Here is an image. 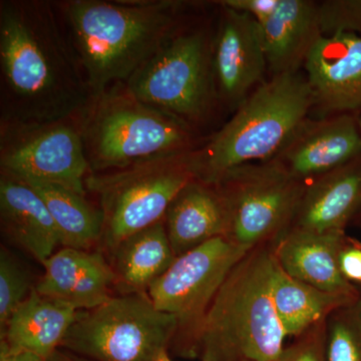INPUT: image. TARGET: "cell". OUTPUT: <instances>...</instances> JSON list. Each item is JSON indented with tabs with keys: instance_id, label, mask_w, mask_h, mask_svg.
Listing matches in <instances>:
<instances>
[{
	"instance_id": "12",
	"label": "cell",
	"mask_w": 361,
	"mask_h": 361,
	"mask_svg": "<svg viewBox=\"0 0 361 361\" xmlns=\"http://www.w3.org/2000/svg\"><path fill=\"white\" fill-rule=\"evenodd\" d=\"M215 4L214 78L221 110L233 114L265 82L267 61L257 21L219 1Z\"/></svg>"
},
{
	"instance_id": "28",
	"label": "cell",
	"mask_w": 361,
	"mask_h": 361,
	"mask_svg": "<svg viewBox=\"0 0 361 361\" xmlns=\"http://www.w3.org/2000/svg\"><path fill=\"white\" fill-rule=\"evenodd\" d=\"M326 322L318 323L297 337L294 343L283 349L276 361H327Z\"/></svg>"
},
{
	"instance_id": "31",
	"label": "cell",
	"mask_w": 361,
	"mask_h": 361,
	"mask_svg": "<svg viewBox=\"0 0 361 361\" xmlns=\"http://www.w3.org/2000/svg\"><path fill=\"white\" fill-rule=\"evenodd\" d=\"M0 361H47L42 356L30 353V351L20 350L8 348L6 344L1 343V353Z\"/></svg>"
},
{
	"instance_id": "29",
	"label": "cell",
	"mask_w": 361,
	"mask_h": 361,
	"mask_svg": "<svg viewBox=\"0 0 361 361\" xmlns=\"http://www.w3.org/2000/svg\"><path fill=\"white\" fill-rule=\"evenodd\" d=\"M223 6L250 16L257 23H262L274 13L280 0H222Z\"/></svg>"
},
{
	"instance_id": "7",
	"label": "cell",
	"mask_w": 361,
	"mask_h": 361,
	"mask_svg": "<svg viewBox=\"0 0 361 361\" xmlns=\"http://www.w3.org/2000/svg\"><path fill=\"white\" fill-rule=\"evenodd\" d=\"M196 157L197 149L90 174L85 189L96 197L103 214L104 248L111 253L123 240L164 221L178 194L198 179Z\"/></svg>"
},
{
	"instance_id": "9",
	"label": "cell",
	"mask_w": 361,
	"mask_h": 361,
	"mask_svg": "<svg viewBox=\"0 0 361 361\" xmlns=\"http://www.w3.org/2000/svg\"><path fill=\"white\" fill-rule=\"evenodd\" d=\"M214 184L227 206L228 238L254 249L290 229L307 183L270 160L233 168Z\"/></svg>"
},
{
	"instance_id": "13",
	"label": "cell",
	"mask_w": 361,
	"mask_h": 361,
	"mask_svg": "<svg viewBox=\"0 0 361 361\" xmlns=\"http://www.w3.org/2000/svg\"><path fill=\"white\" fill-rule=\"evenodd\" d=\"M360 155L356 116L338 114L306 118L271 160L297 179L310 183Z\"/></svg>"
},
{
	"instance_id": "19",
	"label": "cell",
	"mask_w": 361,
	"mask_h": 361,
	"mask_svg": "<svg viewBox=\"0 0 361 361\" xmlns=\"http://www.w3.org/2000/svg\"><path fill=\"white\" fill-rule=\"evenodd\" d=\"M164 224L178 257L216 237H228L227 206L215 184L196 179L176 197Z\"/></svg>"
},
{
	"instance_id": "14",
	"label": "cell",
	"mask_w": 361,
	"mask_h": 361,
	"mask_svg": "<svg viewBox=\"0 0 361 361\" xmlns=\"http://www.w3.org/2000/svg\"><path fill=\"white\" fill-rule=\"evenodd\" d=\"M303 68L318 116L361 113V35H323Z\"/></svg>"
},
{
	"instance_id": "11",
	"label": "cell",
	"mask_w": 361,
	"mask_h": 361,
	"mask_svg": "<svg viewBox=\"0 0 361 361\" xmlns=\"http://www.w3.org/2000/svg\"><path fill=\"white\" fill-rule=\"evenodd\" d=\"M85 110L47 122H0V171L87 195L92 171L82 141Z\"/></svg>"
},
{
	"instance_id": "34",
	"label": "cell",
	"mask_w": 361,
	"mask_h": 361,
	"mask_svg": "<svg viewBox=\"0 0 361 361\" xmlns=\"http://www.w3.org/2000/svg\"><path fill=\"white\" fill-rule=\"evenodd\" d=\"M356 116V120H357L358 128H360V132L361 135V113Z\"/></svg>"
},
{
	"instance_id": "17",
	"label": "cell",
	"mask_w": 361,
	"mask_h": 361,
	"mask_svg": "<svg viewBox=\"0 0 361 361\" xmlns=\"http://www.w3.org/2000/svg\"><path fill=\"white\" fill-rule=\"evenodd\" d=\"M258 25L270 77L299 73L323 37L318 2L312 0H280Z\"/></svg>"
},
{
	"instance_id": "18",
	"label": "cell",
	"mask_w": 361,
	"mask_h": 361,
	"mask_svg": "<svg viewBox=\"0 0 361 361\" xmlns=\"http://www.w3.org/2000/svg\"><path fill=\"white\" fill-rule=\"evenodd\" d=\"M361 208V155L306 185L291 228L344 231Z\"/></svg>"
},
{
	"instance_id": "5",
	"label": "cell",
	"mask_w": 361,
	"mask_h": 361,
	"mask_svg": "<svg viewBox=\"0 0 361 361\" xmlns=\"http://www.w3.org/2000/svg\"><path fill=\"white\" fill-rule=\"evenodd\" d=\"M313 108L305 73L270 77L197 149L198 179L214 184L233 168L274 158Z\"/></svg>"
},
{
	"instance_id": "3",
	"label": "cell",
	"mask_w": 361,
	"mask_h": 361,
	"mask_svg": "<svg viewBox=\"0 0 361 361\" xmlns=\"http://www.w3.org/2000/svg\"><path fill=\"white\" fill-rule=\"evenodd\" d=\"M272 245L255 247L233 268L216 294L196 355L203 361H276L285 334L272 299Z\"/></svg>"
},
{
	"instance_id": "15",
	"label": "cell",
	"mask_w": 361,
	"mask_h": 361,
	"mask_svg": "<svg viewBox=\"0 0 361 361\" xmlns=\"http://www.w3.org/2000/svg\"><path fill=\"white\" fill-rule=\"evenodd\" d=\"M348 242L344 231L290 228L271 245L278 265L289 276L330 293L360 297L339 267V257Z\"/></svg>"
},
{
	"instance_id": "35",
	"label": "cell",
	"mask_w": 361,
	"mask_h": 361,
	"mask_svg": "<svg viewBox=\"0 0 361 361\" xmlns=\"http://www.w3.org/2000/svg\"><path fill=\"white\" fill-rule=\"evenodd\" d=\"M244 361H251V360H244Z\"/></svg>"
},
{
	"instance_id": "16",
	"label": "cell",
	"mask_w": 361,
	"mask_h": 361,
	"mask_svg": "<svg viewBox=\"0 0 361 361\" xmlns=\"http://www.w3.org/2000/svg\"><path fill=\"white\" fill-rule=\"evenodd\" d=\"M44 274L35 287L42 295L87 310L111 298L115 272L103 254L63 247L44 263Z\"/></svg>"
},
{
	"instance_id": "21",
	"label": "cell",
	"mask_w": 361,
	"mask_h": 361,
	"mask_svg": "<svg viewBox=\"0 0 361 361\" xmlns=\"http://www.w3.org/2000/svg\"><path fill=\"white\" fill-rule=\"evenodd\" d=\"M77 312L73 306L42 295L33 287L1 330V343L47 360L61 348Z\"/></svg>"
},
{
	"instance_id": "1",
	"label": "cell",
	"mask_w": 361,
	"mask_h": 361,
	"mask_svg": "<svg viewBox=\"0 0 361 361\" xmlns=\"http://www.w3.org/2000/svg\"><path fill=\"white\" fill-rule=\"evenodd\" d=\"M92 92L54 1H0V122H47L84 111Z\"/></svg>"
},
{
	"instance_id": "20",
	"label": "cell",
	"mask_w": 361,
	"mask_h": 361,
	"mask_svg": "<svg viewBox=\"0 0 361 361\" xmlns=\"http://www.w3.org/2000/svg\"><path fill=\"white\" fill-rule=\"evenodd\" d=\"M0 216L4 231L44 264L61 245L58 229L39 194L0 171Z\"/></svg>"
},
{
	"instance_id": "32",
	"label": "cell",
	"mask_w": 361,
	"mask_h": 361,
	"mask_svg": "<svg viewBox=\"0 0 361 361\" xmlns=\"http://www.w3.org/2000/svg\"><path fill=\"white\" fill-rule=\"evenodd\" d=\"M47 361H94L82 357V356L73 355L65 349L59 348L54 351Z\"/></svg>"
},
{
	"instance_id": "4",
	"label": "cell",
	"mask_w": 361,
	"mask_h": 361,
	"mask_svg": "<svg viewBox=\"0 0 361 361\" xmlns=\"http://www.w3.org/2000/svg\"><path fill=\"white\" fill-rule=\"evenodd\" d=\"M211 6L204 4L125 84L142 103L206 135L223 113L213 71L218 6Z\"/></svg>"
},
{
	"instance_id": "26",
	"label": "cell",
	"mask_w": 361,
	"mask_h": 361,
	"mask_svg": "<svg viewBox=\"0 0 361 361\" xmlns=\"http://www.w3.org/2000/svg\"><path fill=\"white\" fill-rule=\"evenodd\" d=\"M33 288L27 272L6 249L0 252V329L30 296Z\"/></svg>"
},
{
	"instance_id": "23",
	"label": "cell",
	"mask_w": 361,
	"mask_h": 361,
	"mask_svg": "<svg viewBox=\"0 0 361 361\" xmlns=\"http://www.w3.org/2000/svg\"><path fill=\"white\" fill-rule=\"evenodd\" d=\"M360 297L330 293L289 276L275 259L272 299L286 336L298 337Z\"/></svg>"
},
{
	"instance_id": "33",
	"label": "cell",
	"mask_w": 361,
	"mask_h": 361,
	"mask_svg": "<svg viewBox=\"0 0 361 361\" xmlns=\"http://www.w3.org/2000/svg\"><path fill=\"white\" fill-rule=\"evenodd\" d=\"M157 361H173L171 360L170 356L168 355V351L165 350L159 355V357L157 358Z\"/></svg>"
},
{
	"instance_id": "24",
	"label": "cell",
	"mask_w": 361,
	"mask_h": 361,
	"mask_svg": "<svg viewBox=\"0 0 361 361\" xmlns=\"http://www.w3.org/2000/svg\"><path fill=\"white\" fill-rule=\"evenodd\" d=\"M39 194L58 229L61 245L66 248L90 250L101 243L103 214L92 205L87 195L61 185L39 180H25Z\"/></svg>"
},
{
	"instance_id": "25",
	"label": "cell",
	"mask_w": 361,
	"mask_h": 361,
	"mask_svg": "<svg viewBox=\"0 0 361 361\" xmlns=\"http://www.w3.org/2000/svg\"><path fill=\"white\" fill-rule=\"evenodd\" d=\"M327 361H361V298L329 315L326 322Z\"/></svg>"
},
{
	"instance_id": "6",
	"label": "cell",
	"mask_w": 361,
	"mask_h": 361,
	"mask_svg": "<svg viewBox=\"0 0 361 361\" xmlns=\"http://www.w3.org/2000/svg\"><path fill=\"white\" fill-rule=\"evenodd\" d=\"M209 137L142 103L125 84L92 97L84 113L82 141L92 174L196 151Z\"/></svg>"
},
{
	"instance_id": "30",
	"label": "cell",
	"mask_w": 361,
	"mask_h": 361,
	"mask_svg": "<svg viewBox=\"0 0 361 361\" xmlns=\"http://www.w3.org/2000/svg\"><path fill=\"white\" fill-rule=\"evenodd\" d=\"M342 275L349 282H361V246L348 242L339 257Z\"/></svg>"
},
{
	"instance_id": "27",
	"label": "cell",
	"mask_w": 361,
	"mask_h": 361,
	"mask_svg": "<svg viewBox=\"0 0 361 361\" xmlns=\"http://www.w3.org/2000/svg\"><path fill=\"white\" fill-rule=\"evenodd\" d=\"M323 35H361V0H325L318 2Z\"/></svg>"
},
{
	"instance_id": "8",
	"label": "cell",
	"mask_w": 361,
	"mask_h": 361,
	"mask_svg": "<svg viewBox=\"0 0 361 361\" xmlns=\"http://www.w3.org/2000/svg\"><path fill=\"white\" fill-rule=\"evenodd\" d=\"M177 329L174 316L156 308L148 294H121L78 310L59 348L94 361H157Z\"/></svg>"
},
{
	"instance_id": "2",
	"label": "cell",
	"mask_w": 361,
	"mask_h": 361,
	"mask_svg": "<svg viewBox=\"0 0 361 361\" xmlns=\"http://www.w3.org/2000/svg\"><path fill=\"white\" fill-rule=\"evenodd\" d=\"M204 4L177 0L54 1L92 97L126 84Z\"/></svg>"
},
{
	"instance_id": "10",
	"label": "cell",
	"mask_w": 361,
	"mask_h": 361,
	"mask_svg": "<svg viewBox=\"0 0 361 361\" xmlns=\"http://www.w3.org/2000/svg\"><path fill=\"white\" fill-rule=\"evenodd\" d=\"M252 249L226 236L216 237L178 256L149 286L147 294L178 323L174 341L182 353L196 355L197 341L207 312L229 273Z\"/></svg>"
},
{
	"instance_id": "22",
	"label": "cell",
	"mask_w": 361,
	"mask_h": 361,
	"mask_svg": "<svg viewBox=\"0 0 361 361\" xmlns=\"http://www.w3.org/2000/svg\"><path fill=\"white\" fill-rule=\"evenodd\" d=\"M111 255L116 283L123 294L147 293L177 258L164 221L123 240Z\"/></svg>"
}]
</instances>
